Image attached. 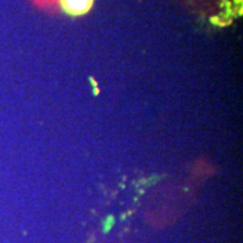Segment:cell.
I'll use <instances>...</instances> for the list:
<instances>
[{
	"instance_id": "cell-1",
	"label": "cell",
	"mask_w": 243,
	"mask_h": 243,
	"mask_svg": "<svg viewBox=\"0 0 243 243\" xmlns=\"http://www.w3.org/2000/svg\"><path fill=\"white\" fill-rule=\"evenodd\" d=\"M60 2L63 10L69 15L80 16L90 10L94 0H60Z\"/></svg>"
},
{
	"instance_id": "cell-2",
	"label": "cell",
	"mask_w": 243,
	"mask_h": 243,
	"mask_svg": "<svg viewBox=\"0 0 243 243\" xmlns=\"http://www.w3.org/2000/svg\"><path fill=\"white\" fill-rule=\"evenodd\" d=\"M114 223H115V218H114V216L113 215L107 216L106 221L104 222V231H105L106 233H108L109 231L112 230L113 226H114Z\"/></svg>"
}]
</instances>
